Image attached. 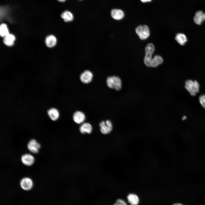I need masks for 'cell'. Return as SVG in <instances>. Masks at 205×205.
<instances>
[{"instance_id":"1","label":"cell","mask_w":205,"mask_h":205,"mask_svg":"<svg viewBox=\"0 0 205 205\" xmlns=\"http://www.w3.org/2000/svg\"><path fill=\"white\" fill-rule=\"evenodd\" d=\"M185 87L192 96H195L199 91L200 85L196 80L188 79L185 82Z\"/></svg>"},{"instance_id":"2","label":"cell","mask_w":205,"mask_h":205,"mask_svg":"<svg viewBox=\"0 0 205 205\" xmlns=\"http://www.w3.org/2000/svg\"><path fill=\"white\" fill-rule=\"evenodd\" d=\"M108 86L110 88L119 90L122 87V84L121 79L118 77L112 76L108 77L106 79Z\"/></svg>"},{"instance_id":"3","label":"cell","mask_w":205,"mask_h":205,"mask_svg":"<svg viewBox=\"0 0 205 205\" xmlns=\"http://www.w3.org/2000/svg\"><path fill=\"white\" fill-rule=\"evenodd\" d=\"M155 50L153 44L151 43L148 44L145 48V56L144 58V62L147 66L150 67L151 61L152 59V55Z\"/></svg>"},{"instance_id":"4","label":"cell","mask_w":205,"mask_h":205,"mask_svg":"<svg viewBox=\"0 0 205 205\" xmlns=\"http://www.w3.org/2000/svg\"><path fill=\"white\" fill-rule=\"evenodd\" d=\"M135 31L139 38L142 40L146 39L150 35L149 28L146 25L138 26L135 29Z\"/></svg>"},{"instance_id":"5","label":"cell","mask_w":205,"mask_h":205,"mask_svg":"<svg viewBox=\"0 0 205 205\" xmlns=\"http://www.w3.org/2000/svg\"><path fill=\"white\" fill-rule=\"evenodd\" d=\"M100 131L103 134H106L110 133L112 130V125L111 122L109 120L102 121L99 124Z\"/></svg>"},{"instance_id":"6","label":"cell","mask_w":205,"mask_h":205,"mask_svg":"<svg viewBox=\"0 0 205 205\" xmlns=\"http://www.w3.org/2000/svg\"><path fill=\"white\" fill-rule=\"evenodd\" d=\"M27 147L31 152L36 153L38 152L39 149L40 147V145L35 140L32 139L28 142Z\"/></svg>"},{"instance_id":"7","label":"cell","mask_w":205,"mask_h":205,"mask_svg":"<svg viewBox=\"0 0 205 205\" xmlns=\"http://www.w3.org/2000/svg\"><path fill=\"white\" fill-rule=\"evenodd\" d=\"M93 77V75L92 73L89 70H86L81 74L80 79L82 82L87 84L92 81Z\"/></svg>"},{"instance_id":"8","label":"cell","mask_w":205,"mask_h":205,"mask_svg":"<svg viewBox=\"0 0 205 205\" xmlns=\"http://www.w3.org/2000/svg\"><path fill=\"white\" fill-rule=\"evenodd\" d=\"M20 184L21 188L26 190L31 189L33 185V183L32 179L28 177L23 178L20 181Z\"/></svg>"},{"instance_id":"9","label":"cell","mask_w":205,"mask_h":205,"mask_svg":"<svg viewBox=\"0 0 205 205\" xmlns=\"http://www.w3.org/2000/svg\"><path fill=\"white\" fill-rule=\"evenodd\" d=\"M21 160L24 165L28 166H30L34 163V158L31 155L29 154H25L21 156Z\"/></svg>"},{"instance_id":"10","label":"cell","mask_w":205,"mask_h":205,"mask_svg":"<svg viewBox=\"0 0 205 205\" xmlns=\"http://www.w3.org/2000/svg\"><path fill=\"white\" fill-rule=\"evenodd\" d=\"M73 119L75 123L80 124L84 121L85 119V114L82 112L77 111L74 113Z\"/></svg>"},{"instance_id":"11","label":"cell","mask_w":205,"mask_h":205,"mask_svg":"<svg viewBox=\"0 0 205 205\" xmlns=\"http://www.w3.org/2000/svg\"><path fill=\"white\" fill-rule=\"evenodd\" d=\"M193 19L195 23L200 25L205 21V13L202 11H198L196 13Z\"/></svg>"},{"instance_id":"12","label":"cell","mask_w":205,"mask_h":205,"mask_svg":"<svg viewBox=\"0 0 205 205\" xmlns=\"http://www.w3.org/2000/svg\"><path fill=\"white\" fill-rule=\"evenodd\" d=\"M112 17L114 19L119 20L122 19L124 17L123 11L120 9H114L111 11Z\"/></svg>"},{"instance_id":"13","label":"cell","mask_w":205,"mask_h":205,"mask_svg":"<svg viewBox=\"0 0 205 205\" xmlns=\"http://www.w3.org/2000/svg\"><path fill=\"white\" fill-rule=\"evenodd\" d=\"M79 130L82 134L91 133L92 130L91 125L88 123H83L80 126Z\"/></svg>"},{"instance_id":"14","label":"cell","mask_w":205,"mask_h":205,"mask_svg":"<svg viewBox=\"0 0 205 205\" xmlns=\"http://www.w3.org/2000/svg\"><path fill=\"white\" fill-rule=\"evenodd\" d=\"M45 42L48 47L52 48L56 44L57 39L54 36L50 35L46 38Z\"/></svg>"},{"instance_id":"15","label":"cell","mask_w":205,"mask_h":205,"mask_svg":"<svg viewBox=\"0 0 205 205\" xmlns=\"http://www.w3.org/2000/svg\"><path fill=\"white\" fill-rule=\"evenodd\" d=\"M163 60L162 57L158 55L155 56L152 58L150 63V66L155 67L162 63Z\"/></svg>"},{"instance_id":"16","label":"cell","mask_w":205,"mask_h":205,"mask_svg":"<svg viewBox=\"0 0 205 205\" xmlns=\"http://www.w3.org/2000/svg\"><path fill=\"white\" fill-rule=\"evenodd\" d=\"M15 40V36L12 34H9L4 37L3 42L7 46H10L14 44Z\"/></svg>"},{"instance_id":"17","label":"cell","mask_w":205,"mask_h":205,"mask_svg":"<svg viewBox=\"0 0 205 205\" xmlns=\"http://www.w3.org/2000/svg\"><path fill=\"white\" fill-rule=\"evenodd\" d=\"M175 39L178 43L182 45H184L187 40L186 35L182 33H177L175 35Z\"/></svg>"},{"instance_id":"18","label":"cell","mask_w":205,"mask_h":205,"mask_svg":"<svg viewBox=\"0 0 205 205\" xmlns=\"http://www.w3.org/2000/svg\"><path fill=\"white\" fill-rule=\"evenodd\" d=\"M127 198L131 205H138L139 203V198L135 194H129L128 195Z\"/></svg>"},{"instance_id":"19","label":"cell","mask_w":205,"mask_h":205,"mask_svg":"<svg viewBox=\"0 0 205 205\" xmlns=\"http://www.w3.org/2000/svg\"><path fill=\"white\" fill-rule=\"evenodd\" d=\"M61 17L65 22H67L72 21L73 19V16L70 12L66 11L61 15Z\"/></svg>"},{"instance_id":"20","label":"cell","mask_w":205,"mask_h":205,"mask_svg":"<svg viewBox=\"0 0 205 205\" xmlns=\"http://www.w3.org/2000/svg\"><path fill=\"white\" fill-rule=\"evenodd\" d=\"M48 114L50 118L54 121L56 120L59 116L58 110L55 108L50 109L48 111Z\"/></svg>"},{"instance_id":"21","label":"cell","mask_w":205,"mask_h":205,"mask_svg":"<svg viewBox=\"0 0 205 205\" xmlns=\"http://www.w3.org/2000/svg\"><path fill=\"white\" fill-rule=\"evenodd\" d=\"M9 34L7 25L4 23L2 24L0 26V34L1 36L4 37Z\"/></svg>"},{"instance_id":"22","label":"cell","mask_w":205,"mask_h":205,"mask_svg":"<svg viewBox=\"0 0 205 205\" xmlns=\"http://www.w3.org/2000/svg\"><path fill=\"white\" fill-rule=\"evenodd\" d=\"M199 101L202 107L205 109V94L200 95L199 97Z\"/></svg>"},{"instance_id":"23","label":"cell","mask_w":205,"mask_h":205,"mask_svg":"<svg viewBox=\"0 0 205 205\" xmlns=\"http://www.w3.org/2000/svg\"><path fill=\"white\" fill-rule=\"evenodd\" d=\"M113 205H127V204L124 200L119 199L116 200Z\"/></svg>"},{"instance_id":"24","label":"cell","mask_w":205,"mask_h":205,"mask_svg":"<svg viewBox=\"0 0 205 205\" xmlns=\"http://www.w3.org/2000/svg\"><path fill=\"white\" fill-rule=\"evenodd\" d=\"M143 3H145L149 2H150L152 0H140Z\"/></svg>"},{"instance_id":"25","label":"cell","mask_w":205,"mask_h":205,"mask_svg":"<svg viewBox=\"0 0 205 205\" xmlns=\"http://www.w3.org/2000/svg\"><path fill=\"white\" fill-rule=\"evenodd\" d=\"M186 116H184L182 118V120H184L186 119Z\"/></svg>"},{"instance_id":"26","label":"cell","mask_w":205,"mask_h":205,"mask_svg":"<svg viewBox=\"0 0 205 205\" xmlns=\"http://www.w3.org/2000/svg\"><path fill=\"white\" fill-rule=\"evenodd\" d=\"M173 205H183V204L179 203H176L174 204Z\"/></svg>"},{"instance_id":"27","label":"cell","mask_w":205,"mask_h":205,"mask_svg":"<svg viewBox=\"0 0 205 205\" xmlns=\"http://www.w3.org/2000/svg\"><path fill=\"white\" fill-rule=\"evenodd\" d=\"M58 0L60 2H65L66 0Z\"/></svg>"},{"instance_id":"28","label":"cell","mask_w":205,"mask_h":205,"mask_svg":"<svg viewBox=\"0 0 205 205\" xmlns=\"http://www.w3.org/2000/svg\"></svg>"}]
</instances>
